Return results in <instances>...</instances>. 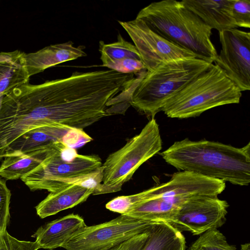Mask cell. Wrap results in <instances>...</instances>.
<instances>
[{
  "label": "cell",
  "mask_w": 250,
  "mask_h": 250,
  "mask_svg": "<svg viewBox=\"0 0 250 250\" xmlns=\"http://www.w3.org/2000/svg\"><path fill=\"white\" fill-rule=\"evenodd\" d=\"M24 54L18 50L0 52V95L28 83Z\"/></svg>",
  "instance_id": "obj_18"
},
{
  "label": "cell",
  "mask_w": 250,
  "mask_h": 250,
  "mask_svg": "<svg viewBox=\"0 0 250 250\" xmlns=\"http://www.w3.org/2000/svg\"><path fill=\"white\" fill-rule=\"evenodd\" d=\"M162 148L158 124L154 118L141 132L120 149L110 154L102 164L103 178L93 195L116 192L121 190L135 171Z\"/></svg>",
  "instance_id": "obj_7"
},
{
  "label": "cell",
  "mask_w": 250,
  "mask_h": 250,
  "mask_svg": "<svg viewBox=\"0 0 250 250\" xmlns=\"http://www.w3.org/2000/svg\"><path fill=\"white\" fill-rule=\"evenodd\" d=\"M142 20L157 34L187 50L199 59L213 63L218 54L211 36L212 29L182 2L164 0L142 9Z\"/></svg>",
  "instance_id": "obj_3"
},
{
  "label": "cell",
  "mask_w": 250,
  "mask_h": 250,
  "mask_svg": "<svg viewBox=\"0 0 250 250\" xmlns=\"http://www.w3.org/2000/svg\"><path fill=\"white\" fill-rule=\"evenodd\" d=\"M36 242L19 240L10 235L6 230L0 233V250H38Z\"/></svg>",
  "instance_id": "obj_22"
},
{
  "label": "cell",
  "mask_w": 250,
  "mask_h": 250,
  "mask_svg": "<svg viewBox=\"0 0 250 250\" xmlns=\"http://www.w3.org/2000/svg\"><path fill=\"white\" fill-rule=\"evenodd\" d=\"M212 63L196 57L175 59L148 72L131 94L129 105L151 119L167 100Z\"/></svg>",
  "instance_id": "obj_5"
},
{
  "label": "cell",
  "mask_w": 250,
  "mask_h": 250,
  "mask_svg": "<svg viewBox=\"0 0 250 250\" xmlns=\"http://www.w3.org/2000/svg\"><path fill=\"white\" fill-rule=\"evenodd\" d=\"M225 188L223 181L178 171L167 182L138 193L115 197L110 206L120 214L169 223L186 203L202 197H218Z\"/></svg>",
  "instance_id": "obj_1"
},
{
  "label": "cell",
  "mask_w": 250,
  "mask_h": 250,
  "mask_svg": "<svg viewBox=\"0 0 250 250\" xmlns=\"http://www.w3.org/2000/svg\"><path fill=\"white\" fill-rule=\"evenodd\" d=\"M188 250H236V247L230 245L225 235L215 229L201 234Z\"/></svg>",
  "instance_id": "obj_21"
},
{
  "label": "cell",
  "mask_w": 250,
  "mask_h": 250,
  "mask_svg": "<svg viewBox=\"0 0 250 250\" xmlns=\"http://www.w3.org/2000/svg\"><path fill=\"white\" fill-rule=\"evenodd\" d=\"M90 140L83 130L71 129L61 125H50L29 130L14 141L7 147L3 158L40 149L57 142H62L74 148Z\"/></svg>",
  "instance_id": "obj_12"
},
{
  "label": "cell",
  "mask_w": 250,
  "mask_h": 250,
  "mask_svg": "<svg viewBox=\"0 0 250 250\" xmlns=\"http://www.w3.org/2000/svg\"><path fill=\"white\" fill-rule=\"evenodd\" d=\"M240 250H250V243H246V244L241 245Z\"/></svg>",
  "instance_id": "obj_27"
},
{
  "label": "cell",
  "mask_w": 250,
  "mask_h": 250,
  "mask_svg": "<svg viewBox=\"0 0 250 250\" xmlns=\"http://www.w3.org/2000/svg\"><path fill=\"white\" fill-rule=\"evenodd\" d=\"M229 207L218 197L198 198L184 205L169 224L181 232L200 235L224 224Z\"/></svg>",
  "instance_id": "obj_11"
},
{
  "label": "cell",
  "mask_w": 250,
  "mask_h": 250,
  "mask_svg": "<svg viewBox=\"0 0 250 250\" xmlns=\"http://www.w3.org/2000/svg\"><path fill=\"white\" fill-rule=\"evenodd\" d=\"M118 22L133 41L148 72L175 59L197 58L193 53L157 34L141 19L136 18L132 21Z\"/></svg>",
  "instance_id": "obj_9"
},
{
  "label": "cell",
  "mask_w": 250,
  "mask_h": 250,
  "mask_svg": "<svg viewBox=\"0 0 250 250\" xmlns=\"http://www.w3.org/2000/svg\"><path fill=\"white\" fill-rule=\"evenodd\" d=\"M78 214L71 213L45 224L34 233L40 249L53 250L61 247L75 232L86 226Z\"/></svg>",
  "instance_id": "obj_15"
},
{
  "label": "cell",
  "mask_w": 250,
  "mask_h": 250,
  "mask_svg": "<svg viewBox=\"0 0 250 250\" xmlns=\"http://www.w3.org/2000/svg\"><path fill=\"white\" fill-rule=\"evenodd\" d=\"M159 154L178 171L241 186H248L250 182V142L237 147L220 142L185 138L175 142Z\"/></svg>",
  "instance_id": "obj_2"
},
{
  "label": "cell",
  "mask_w": 250,
  "mask_h": 250,
  "mask_svg": "<svg viewBox=\"0 0 250 250\" xmlns=\"http://www.w3.org/2000/svg\"><path fill=\"white\" fill-rule=\"evenodd\" d=\"M234 0H182L206 25L219 32L237 28L232 17Z\"/></svg>",
  "instance_id": "obj_14"
},
{
  "label": "cell",
  "mask_w": 250,
  "mask_h": 250,
  "mask_svg": "<svg viewBox=\"0 0 250 250\" xmlns=\"http://www.w3.org/2000/svg\"><path fill=\"white\" fill-rule=\"evenodd\" d=\"M221 46L214 61L242 92L250 90V33L232 28L219 32Z\"/></svg>",
  "instance_id": "obj_10"
},
{
  "label": "cell",
  "mask_w": 250,
  "mask_h": 250,
  "mask_svg": "<svg viewBox=\"0 0 250 250\" xmlns=\"http://www.w3.org/2000/svg\"><path fill=\"white\" fill-rule=\"evenodd\" d=\"M94 189L79 185H69L51 192L36 207L42 219L55 215L85 202L93 194Z\"/></svg>",
  "instance_id": "obj_16"
},
{
  "label": "cell",
  "mask_w": 250,
  "mask_h": 250,
  "mask_svg": "<svg viewBox=\"0 0 250 250\" xmlns=\"http://www.w3.org/2000/svg\"><path fill=\"white\" fill-rule=\"evenodd\" d=\"M117 41L111 43L99 42V51L102 66L106 63L125 59L132 58L141 60L140 54L135 46L124 39L120 34L117 36Z\"/></svg>",
  "instance_id": "obj_20"
},
{
  "label": "cell",
  "mask_w": 250,
  "mask_h": 250,
  "mask_svg": "<svg viewBox=\"0 0 250 250\" xmlns=\"http://www.w3.org/2000/svg\"><path fill=\"white\" fill-rule=\"evenodd\" d=\"M186 246V239L179 230L169 223H153L142 250H180Z\"/></svg>",
  "instance_id": "obj_19"
},
{
  "label": "cell",
  "mask_w": 250,
  "mask_h": 250,
  "mask_svg": "<svg viewBox=\"0 0 250 250\" xmlns=\"http://www.w3.org/2000/svg\"><path fill=\"white\" fill-rule=\"evenodd\" d=\"M104 66L123 74H136L146 70L141 60L132 58L110 62Z\"/></svg>",
  "instance_id": "obj_25"
},
{
  "label": "cell",
  "mask_w": 250,
  "mask_h": 250,
  "mask_svg": "<svg viewBox=\"0 0 250 250\" xmlns=\"http://www.w3.org/2000/svg\"><path fill=\"white\" fill-rule=\"evenodd\" d=\"M85 47L74 46L71 41L50 45L35 52L25 53L24 58L30 77L59 63L86 56Z\"/></svg>",
  "instance_id": "obj_13"
},
{
  "label": "cell",
  "mask_w": 250,
  "mask_h": 250,
  "mask_svg": "<svg viewBox=\"0 0 250 250\" xmlns=\"http://www.w3.org/2000/svg\"><path fill=\"white\" fill-rule=\"evenodd\" d=\"M4 94L0 95V110L1 106V104H2L3 98L4 97Z\"/></svg>",
  "instance_id": "obj_28"
},
{
  "label": "cell",
  "mask_w": 250,
  "mask_h": 250,
  "mask_svg": "<svg viewBox=\"0 0 250 250\" xmlns=\"http://www.w3.org/2000/svg\"><path fill=\"white\" fill-rule=\"evenodd\" d=\"M11 193L5 181L0 177V233L6 230L9 222V204Z\"/></svg>",
  "instance_id": "obj_23"
},
{
  "label": "cell",
  "mask_w": 250,
  "mask_h": 250,
  "mask_svg": "<svg viewBox=\"0 0 250 250\" xmlns=\"http://www.w3.org/2000/svg\"><path fill=\"white\" fill-rule=\"evenodd\" d=\"M186 250V246H183L180 250Z\"/></svg>",
  "instance_id": "obj_29"
},
{
  "label": "cell",
  "mask_w": 250,
  "mask_h": 250,
  "mask_svg": "<svg viewBox=\"0 0 250 250\" xmlns=\"http://www.w3.org/2000/svg\"><path fill=\"white\" fill-rule=\"evenodd\" d=\"M232 13L237 27L250 28V0H234Z\"/></svg>",
  "instance_id": "obj_24"
},
{
  "label": "cell",
  "mask_w": 250,
  "mask_h": 250,
  "mask_svg": "<svg viewBox=\"0 0 250 250\" xmlns=\"http://www.w3.org/2000/svg\"><path fill=\"white\" fill-rule=\"evenodd\" d=\"M149 230L138 234L108 250H142L148 236Z\"/></svg>",
  "instance_id": "obj_26"
},
{
  "label": "cell",
  "mask_w": 250,
  "mask_h": 250,
  "mask_svg": "<svg viewBox=\"0 0 250 250\" xmlns=\"http://www.w3.org/2000/svg\"><path fill=\"white\" fill-rule=\"evenodd\" d=\"M65 146L62 142H57L28 153L6 156L0 166V177L5 180L21 178Z\"/></svg>",
  "instance_id": "obj_17"
},
{
  "label": "cell",
  "mask_w": 250,
  "mask_h": 250,
  "mask_svg": "<svg viewBox=\"0 0 250 250\" xmlns=\"http://www.w3.org/2000/svg\"><path fill=\"white\" fill-rule=\"evenodd\" d=\"M242 91L212 64L169 98L161 109L168 117L187 119L219 106L238 104Z\"/></svg>",
  "instance_id": "obj_4"
},
{
  "label": "cell",
  "mask_w": 250,
  "mask_h": 250,
  "mask_svg": "<svg viewBox=\"0 0 250 250\" xmlns=\"http://www.w3.org/2000/svg\"><path fill=\"white\" fill-rule=\"evenodd\" d=\"M74 150L63 146L21 180L31 191L45 189L51 192L74 184L95 190L102 181L101 158L98 155L79 154L73 158L65 157Z\"/></svg>",
  "instance_id": "obj_6"
},
{
  "label": "cell",
  "mask_w": 250,
  "mask_h": 250,
  "mask_svg": "<svg viewBox=\"0 0 250 250\" xmlns=\"http://www.w3.org/2000/svg\"><path fill=\"white\" fill-rule=\"evenodd\" d=\"M154 222L121 214L109 221L83 227L61 248L65 250H108L148 231Z\"/></svg>",
  "instance_id": "obj_8"
}]
</instances>
